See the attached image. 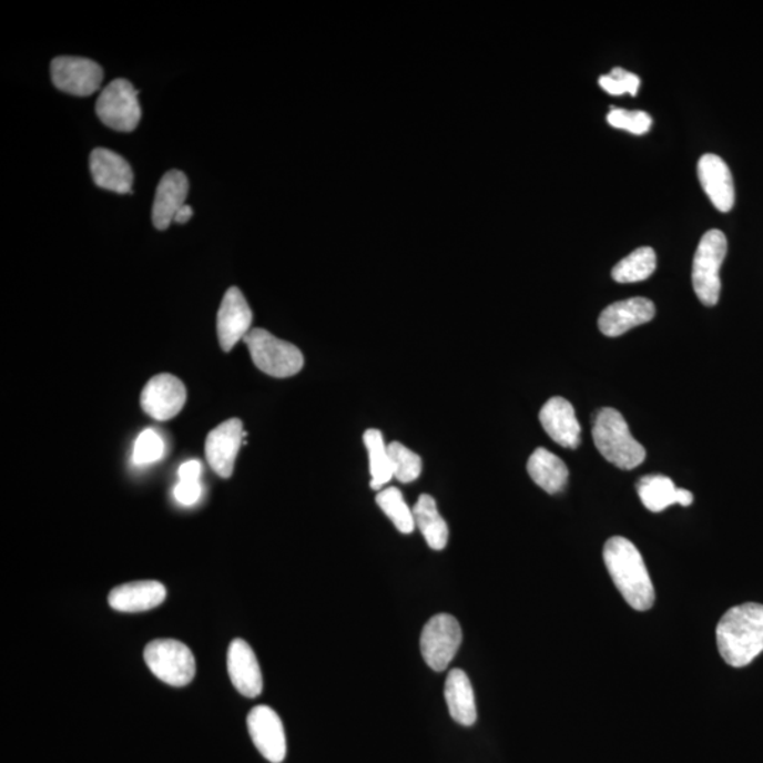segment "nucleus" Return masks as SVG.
Here are the masks:
<instances>
[{
	"instance_id": "20",
	"label": "nucleus",
	"mask_w": 763,
	"mask_h": 763,
	"mask_svg": "<svg viewBox=\"0 0 763 763\" xmlns=\"http://www.w3.org/2000/svg\"><path fill=\"white\" fill-rule=\"evenodd\" d=\"M166 587L159 581H135L111 591L110 606L120 612H143L162 606L166 600Z\"/></svg>"
},
{
	"instance_id": "17",
	"label": "nucleus",
	"mask_w": 763,
	"mask_h": 763,
	"mask_svg": "<svg viewBox=\"0 0 763 763\" xmlns=\"http://www.w3.org/2000/svg\"><path fill=\"white\" fill-rule=\"evenodd\" d=\"M228 673L232 684L242 695L255 699L263 690L260 662L250 644L235 639L228 649Z\"/></svg>"
},
{
	"instance_id": "7",
	"label": "nucleus",
	"mask_w": 763,
	"mask_h": 763,
	"mask_svg": "<svg viewBox=\"0 0 763 763\" xmlns=\"http://www.w3.org/2000/svg\"><path fill=\"white\" fill-rule=\"evenodd\" d=\"M462 642L460 622L448 613H438L423 628L421 657L435 672H445L456 658Z\"/></svg>"
},
{
	"instance_id": "27",
	"label": "nucleus",
	"mask_w": 763,
	"mask_h": 763,
	"mask_svg": "<svg viewBox=\"0 0 763 763\" xmlns=\"http://www.w3.org/2000/svg\"><path fill=\"white\" fill-rule=\"evenodd\" d=\"M376 503L400 533L410 535L414 532L416 528L414 509H410L409 505L406 503L404 494L398 488L382 489L376 495Z\"/></svg>"
},
{
	"instance_id": "28",
	"label": "nucleus",
	"mask_w": 763,
	"mask_h": 763,
	"mask_svg": "<svg viewBox=\"0 0 763 763\" xmlns=\"http://www.w3.org/2000/svg\"><path fill=\"white\" fill-rule=\"evenodd\" d=\"M390 460L394 464V476L399 482L416 481L421 474V458L419 454L409 450L401 442L394 441L388 446Z\"/></svg>"
},
{
	"instance_id": "3",
	"label": "nucleus",
	"mask_w": 763,
	"mask_h": 763,
	"mask_svg": "<svg viewBox=\"0 0 763 763\" xmlns=\"http://www.w3.org/2000/svg\"><path fill=\"white\" fill-rule=\"evenodd\" d=\"M592 440L608 462L625 471L641 466L647 458L643 446L629 431L627 420L612 407H604L596 415Z\"/></svg>"
},
{
	"instance_id": "30",
	"label": "nucleus",
	"mask_w": 763,
	"mask_h": 763,
	"mask_svg": "<svg viewBox=\"0 0 763 763\" xmlns=\"http://www.w3.org/2000/svg\"><path fill=\"white\" fill-rule=\"evenodd\" d=\"M600 87L610 95L629 94L635 96L638 94L641 80L633 72L617 67L611 71V74L600 77Z\"/></svg>"
},
{
	"instance_id": "34",
	"label": "nucleus",
	"mask_w": 763,
	"mask_h": 763,
	"mask_svg": "<svg viewBox=\"0 0 763 763\" xmlns=\"http://www.w3.org/2000/svg\"><path fill=\"white\" fill-rule=\"evenodd\" d=\"M191 216H193V208H191L190 205L185 204L184 207L180 210L177 214H175L174 223H189Z\"/></svg>"
},
{
	"instance_id": "21",
	"label": "nucleus",
	"mask_w": 763,
	"mask_h": 763,
	"mask_svg": "<svg viewBox=\"0 0 763 763\" xmlns=\"http://www.w3.org/2000/svg\"><path fill=\"white\" fill-rule=\"evenodd\" d=\"M445 698L448 711L456 723L471 726L477 721L476 694L466 672L452 669L446 679Z\"/></svg>"
},
{
	"instance_id": "14",
	"label": "nucleus",
	"mask_w": 763,
	"mask_h": 763,
	"mask_svg": "<svg viewBox=\"0 0 763 763\" xmlns=\"http://www.w3.org/2000/svg\"><path fill=\"white\" fill-rule=\"evenodd\" d=\"M654 314H657V307L649 298H627V301L608 306L598 318V327L607 337H620L629 329L651 322Z\"/></svg>"
},
{
	"instance_id": "23",
	"label": "nucleus",
	"mask_w": 763,
	"mask_h": 763,
	"mask_svg": "<svg viewBox=\"0 0 763 763\" xmlns=\"http://www.w3.org/2000/svg\"><path fill=\"white\" fill-rule=\"evenodd\" d=\"M416 528L433 550L446 549L450 530L445 518L438 512L437 502L430 495L423 494L414 508Z\"/></svg>"
},
{
	"instance_id": "8",
	"label": "nucleus",
	"mask_w": 763,
	"mask_h": 763,
	"mask_svg": "<svg viewBox=\"0 0 763 763\" xmlns=\"http://www.w3.org/2000/svg\"><path fill=\"white\" fill-rule=\"evenodd\" d=\"M139 91L128 80H115L101 92L95 112L101 122L118 132H133L141 122Z\"/></svg>"
},
{
	"instance_id": "11",
	"label": "nucleus",
	"mask_w": 763,
	"mask_h": 763,
	"mask_svg": "<svg viewBox=\"0 0 763 763\" xmlns=\"http://www.w3.org/2000/svg\"><path fill=\"white\" fill-rule=\"evenodd\" d=\"M247 731L256 750L271 763H282L287 754L285 726L276 711L257 705L247 715Z\"/></svg>"
},
{
	"instance_id": "1",
	"label": "nucleus",
	"mask_w": 763,
	"mask_h": 763,
	"mask_svg": "<svg viewBox=\"0 0 763 763\" xmlns=\"http://www.w3.org/2000/svg\"><path fill=\"white\" fill-rule=\"evenodd\" d=\"M716 647L732 668H744L763 652V606L731 608L716 625Z\"/></svg>"
},
{
	"instance_id": "24",
	"label": "nucleus",
	"mask_w": 763,
	"mask_h": 763,
	"mask_svg": "<svg viewBox=\"0 0 763 763\" xmlns=\"http://www.w3.org/2000/svg\"><path fill=\"white\" fill-rule=\"evenodd\" d=\"M364 442L369 454V471L373 477L370 488L380 491L382 487L395 478L389 448L385 445L384 435L378 429L366 430Z\"/></svg>"
},
{
	"instance_id": "35",
	"label": "nucleus",
	"mask_w": 763,
	"mask_h": 763,
	"mask_svg": "<svg viewBox=\"0 0 763 763\" xmlns=\"http://www.w3.org/2000/svg\"><path fill=\"white\" fill-rule=\"evenodd\" d=\"M678 499H679V505H682V507H690V505L693 503V494L688 491V489H678Z\"/></svg>"
},
{
	"instance_id": "18",
	"label": "nucleus",
	"mask_w": 763,
	"mask_h": 763,
	"mask_svg": "<svg viewBox=\"0 0 763 763\" xmlns=\"http://www.w3.org/2000/svg\"><path fill=\"white\" fill-rule=\"evenodd\" d=\"M189 195L187 175L180 170H170L157 185L152 218L157 230H167L174 223L175 214L185 205Z\"/></svg>"
},
{
	"instance_id": "10",
	"label": "nucleus",
	"mask_w": 763,
	"mask_h": 763,
	"mask_svg": "<svg viewBox=\"0 0 763 763\" xmlns=\"http://www.w3.org/2000/svg\"><path fill=\"white\" fill-rule=\"evenodd\" d=\"M187 389L182 380L170 374L153 376L144 386L141 406L144 414L159 421L170 420L183 410Z\"/></svg>"
},
{
	"instance_id": "16",
	"label": "nucleus",
	"mask_w": 763,
	"mask_h": 763,
	"mask_svg": "<svg viewBox=\"0 0 763 763\" xmlns=\"http://www.w3.org/2000/svg\"><path fill=\"white\" fill-rule=\"evenodd\" d=\"M539 419L546 433L557 445L570 448L580 446L581 426L574 407L564 398H551L541 407Z\"/></svg>"
},
{
	"instance_id": "31",
	"label": "nucleus",
	"mask_w": 763,
	"mask_h": 763,
	"mask_svg": "<svg viewBox=\"0 0 763 763\" xmlns=\"http://www.w3.org/2000/svg\"><path fill=\"white\" fill-rule=\"evenodd\" d=\"M163 454L164 442L162 437L156 431L147 429L138 437L135 450H133V462L138 464V466L156 462L163 457Z\"/></svg>"
},
{
	"instance_id": "4",
	"label": "nucleus",
	"mask_w": 763,
	"mask_h": 763,
	"mask_svg": "<svg viewBox=\"0 0 763 763\" xmlns=\"http://www.w3.org/2000/svg\"><path fill=\"white\" fill-rule=\"evenodd\" d=\"M252 360L257 369L273 378H291L303 369L302 350L291 343L278 339L263 328L251 329L244 337Z\"/></svg>"
},
{
	"instance_id": "13",
	"label": "nucleus",
	"mask_w": 763,
	"mask_h": 763,
	"mask_svg": "<svg viewBox=\"0 0 763 763\" xmlns=\"http://www.w3.org/2000/svg\"><path fill=\"white\" fill-rule=\"evenodd\" d=\"M252 319L254 314L240 288H228L216 318L220 345L225 353H230L251 332Z\"/></svg>"
},
{
	"instance_id": "33",
	"label": "nucleus",
	"mask_w": 763,
	"mask_h": 763,
	"mask_svg": "<svg viewBox=\"0 0 763 763\" xmlns=\"http://www.w3.org/2000/svg\"><path fill=\"white\" fill-rule=\"evenodd\" d=\"M201 471H203V466L200 461H189L184 462L182 467L179 468V478L183 482H199L201 477Z\"/></svg>"
},
{
	"instance_id": "25",
	"label": "nucleus",
	"mask_w": 763,
	"mask_h": 763,
	"mask_svg": "<svg viewBox=\"0 0 763 763\" xmlns=\"http://www.w3.org/2000/svg\"><path fill=\"white\" fill-rule=\"evenodd\" d=\"M678 489L669 477L647 476L639 479L637 491L644 508L651 512H663L664 509L679 503Z\"/></svg>"
},
{
	"instance_id": "6",
	"label": "nucleus",
	"mask_w": 763,
	"mask_h": 763,
	"mask_svg": "<svg viewBox=\"0 0 763 763\" xmlns=\"http://www.w3.org/2000/svg\"><path fill=\"white\" fill-rule=\"evenodd\" d=\"M144 662L162 682L184 688L195 676V659L189 647L173 639L153 641L144 649Z\"/></svg>"
},
{
	"instance_id": "22",
	"label": "nucleus",
	"mask_w": 763,
	"mask_h": 763,
	"mask_svg": "<svg viewBox=\"0 0 763 763\" xmlns=\"http://www.w3.org/2000/svg\"><path fill=\"white\" fill-rule=\"evenodd\" d=\"M528 472L536 486L550 495L563 491L569 481V468L563 460L543 447L536 448L530 456Z\"/></svg>"
},
{
	"instance_id": "9",
	"label": "nucleus",
	"mask_w": 763,
	"mask_h": 763,
	"mask_svg": "<svg viewBox=\"0 0 763 763\" xmlns=\"http://www.w3.org/2000/svg\"><path fill=\"white\" fill-rule=\"evenodd\" d=\"M51 80L65 94L90 96L100 90L104 70L84 57H57L51 61Z\"/></svg>"
},
{
	"instance_id": "12",
	"label": "nucleus",
	"mask_w": 763,
	"mask_h": 763,
	"mask_svg": "<svg viewBox=\"0 0 763 763\" xmlns=\"http://www.w3.org/2000/svg\"><path fill=\"white\" fill-rule=\"evenodd\" d=\"M247 433L240 419L221 423L208 433L205 440V457L216 476L230 478L234 474L236 457Z\"/></svg>"
},
{
	"instance_id": "15",
	"label": "nucleus",
	"mask_w": 763,
	"mask_h": 763,
	"mask_svg": "<svg viewBox=\"0 0 763 763\" xmlns=\"http://www.w3.org/2000/svg\"><path fill=\"white\" fill-rule=\"evenodd\" d=\"M699 180L711 203L721 213H729L735 204L734 180L726 163L716 154L708 153L699 160Z\"/></svg>"
},
{
	"instance_id": "26",
	"label": "nucleus",
	"mask_w": 763,
	"mask_h": 763,
	"mask_svg": "<svg viewBox=\"0 0 763 763\" xmlns=\"http://www.w3.org/2000/svg\"><path fill=\"white\" fill-rule=\"evenodd\" d=\"M657 271V254L652 247L643 246L617 263L612 278L618 283H637L647 281Z\"/></svg>"
},
{
	"instance_id": "32",
	"label": "nucleus",
	"mask_w": 763,
	"mask_h": 763,
	"mask_svg": "<svg viewBox=\"0 0 763 763\" xmlns=\"http://www.w3.org/2000/svg\"><path fill=\"white\" fill-rule=\"evenodd\" d=\"M174 498L177 499V502L184 505V507H191V505L197 503L201 498L200 482L180 481L179 486L174 488Z\"/></svg>"
},
{
	"instance_id": "29",
	"label": "nucleus",
	"mask_w": 763,
	"mask_h": 763,
	"mask_svg": "<svg viewBox=\"0 0 763 763\" xmlns=\"http://www.w3.org/2000/svg\"><path fill=\"white\" fill-rule=\"evenodd\" d=\"M607 121L611 126L631 132L633 135H644L652 126V116L643 111H627L611 106Z\"/></svg>"
},
{
	"instance_id": "5",
	"label": "nucleus",
	"mask_w": 763,
	"mask_h": 763,
	"mask_svg": "<svg viewBox=\"0 0 763 763\" xmlns=\"http://www.w3.org/2000/svg\"><path fill=\"white\" fill-rule=\"evenodd\" d=\"M729 242L720 230L705 232L694 254L692 281L695 295L704 306L713 307L720 301L721 278Z\"/></svg>"
},
{
	"instance_id": "19",
	"label": "nucleus",
	"mask_w": 763,
	"mask_h": 763,
	"mask_svg": "<svg viewBox=\"0 0 763 763\" xmlns=\"http://www.w3.org/2000/svg\"><path fill=\"white\" fill-rule=\"evenodd\" d=\"M92 179L98 187L113 193H132L133 172L131 164L118 153L98 147L90 157Z\"/></svg>"
},
{
	"instance_id": "2",
	"label": "nucleus",
	"mask_w": 763,
	"mask_h": 763,
	"mask_svg": "<svg viewBox=\"0 0 763 763\" xmlns=\"http://www.w3.org/2000/svg\"><path fill=\"white\" fill-rule=\"evenodd\" d=\"M604 563L613 584L629 606L648 611L654 604V587L643 557L631 540L616 536L604 546Z\"/></svg>"
}]
</instances>
